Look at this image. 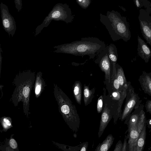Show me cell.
Listing matches in <instances>:
<instances>
[{
	"label": "cell",
	"mask_w": 151,
	"mask_h": 151,
	"mask_svg": "<svg viewBox=\"0 0 151 151\" xmlns=\"http://www.w3.org/2000/svg\"><path fill=\"white\" fill-rule=\"evenodd\" d=\"M144 107H142L140 112L139 118L137 127V129L139 134L146 121L145 112L144 110Z\"/></svg>",
	"instance_id": "603a6c76"
},
{
	"label": "cell",
	"mask_w": 151,
	"mask_h": 151,
	"mask_svg": "<svg viewBox=\"0 0 151 151\" xmlns=\"http://www.w3.org/2000/svg\"><path fill=\"white\" fill-rule=\"evenodd\" d=\"M148 151H151V145L150 146V147L148 148Z\"/></svg>",
	"instance_id": "8d00e7d4"
},
{
	"label": "cell",
	"mask_w": 151,
	"mask_h": 151,
	"mask_svg": "<svg viewBox=\"0 0 151 151\" xmlns=\"http://www.w3.org/2000/svg\"><path fill=\"white\" fill-rule=\"evenodd\" d=\"M0 8L3 27L9 36L13 37L17 29L14 19L10 13L7 6L2 2Z\"/></svg>",
	"instance_id": "30bf717a"
},
{
	"label": "cell",
	"mask_w": 151,
	"mask_h": 151,
	"mask_svg": "<svg viewBox=\"0 0 151 151\" xmlns=\"http://www.w3.org/2000/svg\"><path fill=\"white\" fill-rule=\"evenodd\" d=\"M74 18V15L67 4L57 3L45 18L42 23L37 27L35 36L38 35L44 28L47 27L52 20L63 21L68 24L72 22Z\"/></svg>",
	"instance_id": "5b68a950"
},
{
	"label": "cell",
	"mask_w": 151,
	"mask_h": 151,
	"mask_svg": "<svg viewBox=\"0 0 151 151\" xmlns=\"http://www.w3.org/2000/svg\"><path fill=\"white\" fill-rule=\"evenodd\" d=\"M106 90L103 88V105L101 113L100 124L98 132L99 138L101 136L105 128L113 117L114 123L116 124L118 119L117 110L119 101L112 99L108 94L106 95Z\"/></svg>",
	"instance_id": "8992f818"
},
{
	"label": "cell",
	"mask_w": 151,
	"mask_h": 151,
	"mask_svg": "<svg viewBox=\"0 0 151 151\" xmlns=\"http://www.w3.org/2000/svg\"><path fill=\"white\" fill-rule=\"evenodd\" d=\"M133 0V1L134 2V1L135 0Z\"/></svg>",
	"instance_id": "74e56055"
},
{
	"label": "cell",
	"mask_w": 151,
	"mask_h": 151,
	"mask_svg": "<svg viewBox=\"0 0 151 151\" xmlns=\"http://www.w3.org/2000/svg\"><path fill=\"white\" fill-rule=\"evenodd\" d=\"M8 143L9 146L12 149H16L18 148L17 143L14 139L12 138L10 139Z\"/></svg>",
	"instance_id": "4316f807"
},
{
	"label": "cell",
	"mask_w": 151,
	"mask_h": 151,
	"mask_svg": "<svg viewBox=\"0 0 151 151\" xmlns=\"http://www.w3.org/2000/svg\"><path fill=\"white\" fill-rule=\"evenodd\" d=\"M108 53L111 63H116L118 60V55L117 49L113 43L106 46Z\"/></svg>",
	"instance_id": "7402d4cb"
},
{
	"label": "cell",
	"mask_w": 151,
	"mask_h": 151,
	"mask_svg": "<svg viewBox=\"0 0 151 151\" xmlns=\"http://www.w3.org/2000/svg\"><path fill=\"white\" fill-rule=\"evenodd\" d=\"M112 64V70L111 77V85L112 91H122L119 83L117 78V73L115 63Z\"/></svg>",
	"instance_id": "44dd1931"
},
{
	"label": "cell",
	"mask_w": 151,
	"mask_h": 151,
	"mask_svg": "<svg viewBox=\"0 0 151 151\" xmlns=\"http://www.w3.org/2000/svg\"><path fill=\"white\" fill-rule=\"evenodd\" d=\"M36 76L35 72L30 70L19 71L12 82L15 88L10 101L15 106L20 102L22 103L23 112L27 118L29 114L30 97Z\"/></svg>",
	"instance_id": "6da1fadb"
},
{
	"label": "cell",
	"mask_w": 151,
	"mask_h": 151,
	"mask_svg": "<svg viewBox=\"0 0 151 151\" xmlns=\"http://www.w3.org/2000/svg\"><path fill=\"white\" fill-rule=\"evenodd\" d=\"M144 106L143 104H141L139 107L135 108L133 112L132 113L130 116L125 119L124 124L127 125L128 132L132 129L137 128L139 118L140 112Z\"/></svg>",
	"instance_id": "7c38bea8"
},
{
	"label": "cell",
	"mask_w": 151,
	"mask_h": 151,
	"mask_svg": "<svg viewBox=\"0 0 151 151\" xmlns=\"http://www.w3.org/2000/svg\"><path fill=\"white\" fill-rule=\"evenodd\" d=\"M146 122L139 134L137 142L136 151L143 150L146 136Z\"/></svg>",
	"instance_id": "ffe728a7"
},
{
	"label": "cell",
	"mask_w": 151,
	"mask_h": 151,
	"mask_svg": "<svg viewBox=\"0 0 151 151\" xmlns=\"http://www.w3.org/2000/svg\"><path fill=\"white\" fill-rule=\"evenodd\" d=\"M128 141L127 142L129 151H136L137 142L139 133L137 128L128 132Z\"/></svg>",
	"instance_id": "9a60e30c"
},
{
	"label": "cell",
	"mask_w": 151,
	"mask_h": 151,
	"mask_svg": "<svg viewBox=\"0 0 151 151\" xmlns=\"http://www.w3.org/2000/svg\"><path fill=\"white\" fill-rule=\"evenodd\" d=\"M103 105V95H101L98 99L97 104V110L98 113H102Z\"/></svg>",
	"instance_id": "d4e9b609"
},
{
	"label": "cell",
	"mask_w": 151,
	"mask_h": 151,
	"mask_svg": "<svg viewBox=\"0 0 151 151\" xmlns=\"http://www.w3.org/2000/svg\"><path fill=\"white\" fill-rule=\"evenodd\" d=\"M138 81L144 92L151 96V72L148 73L143 71Z\"/></svg>",
	"instance_id": "4fadbf2b"
},
{
	"label": "cell",
	"mask_w": 151,
	"mask_h": 151,
	"mask_svg": "<svg viewBox=\"0 0 151 151\" xmlns=\"http://www.w3.org/2000/svg\"><path fill=\"white\" fill-rule=\"evenodd\" d=\"M128 86L126 89V101L120 119L123 121L128 117L133 109L139 107L141 104L142 100L140 99L138 94L135 93L130 81H128Z\"/></svg>",
	"instance_id": "ba28073f"
},
{
	"label": "cell",
	"mask_w": 151,
	"mask_h": 151,
	"mask_svg": "<svg viewBox=\"0 0 151 151\" xmlns=\"http://www.w3.org/2000/svg\"><path fill=\"white\" fill-rule=\"evenodd\" d=\"M106 45L99 38L88 37H83L80 40L70 43L64 44L54 46L56 53H66L76 56L87 55L89 58L93 59L106 47Z\"/></svg>",
	"instance_id": "7a4b0ae2"
},
{
	"label": "cell",
	"mask_w": 151,
	"mask_h": 151,
	"mask_svg": "<svg viewBox=\"0 0 151 151\" xmlns=\"http://www.w3.org/2000/svg\"><path fill=\"white\" fill-rule=\"evenodd\" d=\"M2 49L1 48V47H0V74H1V63H2V55H1V52H2Z\"/></svg>",
	"instance_id": "d590c367"
},
{
	"label": "cell",
	"mask_w": 151,
	"mask_h": 151,
	"mask_svg": "<svg viewBox=\"0 0 151 151\" xmlns=\"http://www.w3.org/2000/svg\"><path fill=\"white\" fill-rule=\"evenodd\" d=\"M54 94L59 111L64 121L76 136L80 118L75 104L57 84H54Z\"/></svg>",
	"instance_id": "277c9868"
},
{
	"label": "cell",
	"mask_w": 151,
	"mask_h": 151,
	"mask_svg": "<svg viewBox=\"0 0 151 151\" xmlns=\"http://www.w3.org/2000/svg\"><path fill=\"white\" fill-rule=\"evenodd\" d=\"M15 7L18 12H19L22 9V0H14Z\"/></svg>",
	"instance_id": "83f0119b"
},
{
	"label": "cell",
	"mask_w": 151,
	"mask_h": 151,
	"mask_svg": "<svg viewBox=\"0 0 151 151\" xmlns=\"http://www.w3.org/2000/svg\"><path fill=\"white\" fill-rule=\"evenodd\" d=\"M128 138L129 135L128 134H127V135H125L121 151H128L127 149H128V146L127 140L128 139Z\"/></svg>",
	"instance_id": "f1b7e54d"
},
{
	"label": "cell",
	"mask_w": 151,
	"mask_h": 151,
	"mask_svg": "<svg viewBox=\"0 0 151 151\" xmlns=\"http://www.w3.org/2000/svg\"><path fill=\"white\" fill-rule=\"evenodd\" d=\"M117 78L120 84L122 90L127 88L128 82L125 77L124 71L122 67L118 63L116 64Z\"/></svg>",
	"instance_id": "2e32d148"
},
{
	"label": "cell",
	"mask_w": 151,
	"mask_h": 151,
	"mask_svg": "<svg viewBox=\"0 0 151 151\" xmlns=\"http://www.w3.org/2000/svg\"><path fill=\"white\" fill-rule=\"evenodd\" d=\"M94 62L98 65L101 70L104 73V81L109 94L112 92L111 77L112 70V64L109 57L107 49L105 48L96 57Z\"/></svg>",
	"instance_id": "52a82bcc"
},
{
	"label": "cell",
	"mask_w": 151,
	"mask_h": 151,
	"mask_svg": "<svg viewBox=\"0 0 151 151\" xmlns=\"http://www.w3.org/2000/svg\"><path fill=\"white\" fill-rule=\"evenodd\" d=\"M146 123L148 128H151V119L146 120Z\"/></svg>",
	"instance_id": "e575fe53"
},
{
	"label": "cell",
	"mask_w": 151,
	"mask_h": 151,
	"mask_svg": "<svg viewBox=\"0 0 151 151\" xmlns=\"http://www.w3.org/2000/svg\"><path fill=\"white\" fill-rule=\"evenodd\" d=\"M114 138L112 134L108 135L101 144H99L94 150L95 151H108L113 144Z\"/></svg>",
	"instance_id": "e0dca14e"
},
{
	"label": "cell",
	"mask_w": 151,
	"mask_h": 151,
	"mask_svg": "<svg viewBox=\"0 0 151 151\" xmlns=\"http://www.w3.org/2000/svg\"><path fill=\"white\" fill-rule=\"evenodd\" d=\"M123 145V144L121 141L120 140L116 144L114 151H121Z\"/></svg>",
	"instance_id": "4dcf8cb0"
},
{
	"label": "cell",
	"mask_w": 151,
	"mask_h": 151,
	"mask_svg": "<svg viewBox=\"0 0 151 151\" xmlns=\"http://www.w3.org/2000/svg\"><path fill=\"white\" fill-rule=\"evenodd\" d=\"M134 2L137 7L140 9L143 7V5L139 0H135Z\"/></svg>",
	"instance_id": "836d02e7"
},
{
	"label": "cell",
	"mask_w": 151,
	"mask_h": 151,
	"mask_svg": "<svg viewBox=\"0 0 151 151\" xmlns=\"http://www.w3.org/2000/svg\"><path fill=\"white\" fill-rule=\"evenodd\" d=\"M138 19L142 35L151 46V8L149 6L139 9Z\"/></svg>",
	"instance_id": "9c48e42d"
},
{
	"label": "cell",
	"mask_w": 151,
	"mask_h": 151,
	"mask_svg": "<svg viewBox=\"0 0 151 151\" xmlns=\"http://www.w3.org/2000/svg\"><path fill=\"white\" fill-rule=\"evenodd\" d=\"M73 91L74 96L78 104L81 105L82 100V86L80 81H76L73 86Z\"/></svg>",
	"instance_id": "ac0fdd59"
},
{
	"label": "cell",
	"mask_w": 151,
	"mask_h": 151,
	"mask_svg": "<svg viewBox=\"0 0 151 151\" xmlns=\"http://www.w3.org/2000/svg\"><path fill=\"white\" fill-rule=\"evenodd\" d=\"M101 22L105 26L112 40H129L131 35L126 18L117 11H108L106 14H100Z\"/></svg>",
	"instance_id": "3957f363"
},
{
	"label": "cell",
	"mask_w": 151,
	"mask_h": 151,
	"mask_svg": "<svg viewBox=\"0 0 151 151\" xmlns=\"http://www.w3.org/2000/svg\"><path fill=\"white\" fill-rule=\"evenodd\" d=\"M46 86L45 82L42 78V73L40 71L37 73L34 84L35 96L38 98L40 96Z\"/></svg>",
	"instance_id": "5bb4252c"
},
{
	"label": "cell",
	"mask_w": 151,
	"mask_h": 151,
	"mask_svg": "<svg viewBox=\"0 0 151 151\" xmlns=\"http://www.w3.org/2000/svg\"><path fill=\"white\" fill-rule=\"evenodd\" d=\"M150 7H151V6H150Z\"/></svg>",
	"instance_id": "f35d334b"
},
{
	"label": "cell",
	"mask_w": 151,
	"mask_h": 151,
	"mask_svg": "<svg viewBox=\"0 0 151 151\" xmlns=\"http://www.w3.org/2000/svg\"><path fill=\"white\" fill-rule=\"evenodd\" d=\"M145 106L147 111L151 114V100H147L146 101Z\"/></svg>",
	"instance_id": "f546056e"
},
{
	"label": "cell",
	"mask_w": 151,
	"mask_h": 151,
	"mask_svg": "<svg viewBox=\"0 0 151 151\" xmlns=\"http://www.w3.org/2000/svg\"><path fill=\"white\" fill-rule=\"evenodd\" d=\"M77 3L82 8L86 9L90 5L91 0H76Z\"/></svg>",
	"instance_id": "484cf974"
},
{
	"label": "cell",
	"mask_w": 151,
	"mask_h": 151,
	"mask_svg": "<svg viewBox=\"0 0 151 151\" xmlns=\"http://www.w3.org/2000/svg\"><path fill=\"white\" fill-rule=\"evenodd\" d=\"M9 117H4L2 119L1 123L3 127V131L7 129L12 127L11 121L9 119Z\"/></svg>",
	"instance_id": "cb8c5ba5"
},
{
	"label": "cell",
	"mask_w": 151,
	"mask_h": 151,
	"mask_svg": "<svg viewBox=\"0 0 151 151\" xmlns=\"http://www.w3.org/2000/svg\"><path fill=\"white\" fill-rule=\"evenodd\" d=\"M95 92V88L90 90L89 86L84 84L83 89L84 102L86 106L91 102Z\"/></svg>",
	"instance_id": "d6986e66"
},
{
	"label": "cell",
	"mask_w": 151,
	"mask_h": 151,
	"mask_svg": "<svg viewBox=\"0 0 151 151\" xmlns=\"http://www.w3.org/2000/svg\"><path fill=\"white\" fill-rule=\"evenodd\" d=\"M142 4L144 8L151 6V3L148 0H139Z\"/></svg>",
	"instance_id": "d6a6232c"
},
{
	"label": "cell",
	"mask_w": 151,
	"mask_h": 151,
	"mask_svg": "<svg viewBox=\"0 0 151 151\" xmlns=\"http://www.w3.org/2000/svg\"><path fill=\"white\" fill-rule=\"evenodd\" d=\"M137 40L138 54L145 63H147L151 57V50L139 35H138Z\"/></svg>",
	"instance_id": "8fae6325"
},
{
	"label": "cell",
	"mask_w": 151,
	"mask_h": 151,
	"mask_svg": "<svg viewBox=\"0 0 151 151\" xmlns=\"http://www.w3.org/2000/svg\"><path fill=\"white\" fill-rule=\"evenodd\" d=\"M88 145V142H86L80 145V149L81 151H86L87 150Z\"/></svg>",
	"instance_id": "1f68e13d"
}]
</instances>
